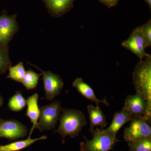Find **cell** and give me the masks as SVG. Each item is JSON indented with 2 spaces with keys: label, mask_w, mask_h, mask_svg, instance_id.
<instances>
[{
  "label": "cell",
  "mask_w": 151,
  "mask_h": 151,
  "mask_svg": "<svg viewBox=\"0 0 151 151\" xmlns=\"http://www.w3.org/2000/svg\"><path fill=\"white\" fill-rule=\"evenodd\" d=\"M62 113L59 119V127L55 132L62 136V143L64 144L66 136L71 138L77 137L87 122L84 113L79 110L66 108L63 109Z\"/></svg>",
  "instance_id": "cell-1"
},
{
  "label": "cell",
  "mask_w": 151,
  "mask_h": 151,
  "mask_svg": "<svg viewBox=\"0 0 151 151\" xmlns=\"http://www.w3.org/2000/svg\"><path fill=\"white\" fill-rule=\"evenodd\" d=\"M90 132L92 139L88 140L83 136L85 141L79 144L81 151H109L119 142L117 138L114 139L103 129L96 128Z\"/></svg>",
  "instance_id": "cell-3"
},
{
  "label": "cell",
  "mask_w": 151,
  "mask_h": 151,
  "mask_svg": "<svg viewBox=\"0 0 151 151\" xmlns=\"http://www.w3.org/2000/svg\"><path fill=\"white\" fill-rule=\"evenodd\" d=\"M46 136H42L39 138L32 139L28 137L24 140L17 141L4 145H0V151H18L31 145L34 143L40 140L46 139Z\"/></svg>",
  "instance_id": "cell-16"
},
{
  "label": "cell",
  "mask_w": 151,
  "mask_h": 151,
  "mask_svg": "<svg viewBox=\"0 0 151 151\" xmlns=\"http://www.w3.org/2000/svg\"><path fill=\"white\" fill-rule=\"evenodd\" d=\"M151 119L145 116L134 118L129 126L124 129V139L128 143L145 139H151Z\"/></svg>",
  "instance_id": "cell-4"
},
{
  "label": "cell",
  "mask_w": 151,
  "mask_h": 151,
  "mask_svg": "<svg viewBox=\"0 0 151 151\" xmlns=\"http://www.w3.org/2000/svg\"><path fill=\"white\" fill-rule=\"evenodd\" d=\"M99 1L107 6L108 7H111L116 6L119 0H99Z\"/></svg>",
  "instance_id": "cell-23"
},
{
  "label": "cell",
  "mask_w": 151,
  "mask_h": 151,
  "mask_svg": "<svg viewBox=\"0 0 151 151\" xmlns=\"http://www.w3.org/2000/svg\"><path fill=\"white\" fill-rule=\"evenodd\" d=\"M145 1L147 3V4H148L149 6L151 7V0H145Z\"/></svg>",
  "instance_id": "cell-25"
},
{
  "label": "cell",
  "mask_w": 151,
  "mask_h": 151,
  "mask_svg": "<svg viewBox=\"0 0 151 151\" xmlns=\"http://www.w3.org/2000/svg\"><path fill=\"white\" fill-rule=\"evenodd\" d=\"M122 45L138 57L140 60L149 55L145 52V41L139 27L133 30L129 38Z\"/></svg>",
  "instance_id": "cell-10"
},
{
  "label": "cell",
  "mask_w": 151,
  "mask_h": 151,
  "mask_svg": "<svg viewBox=\"0 0 151 151\" xmlns=\"http://www.w3.org/2000/svg\"><path fill=\"white\" fill-rule=\"evenodd\" d=\"M27 105V100L21 92L17 91L10 99L8 103L9 108L12 111L19 112L21 111Z\"/></svg>",
  "instance_id": "cell-17"
},
{
  "label": "cell",
  "mask_w": 151,
  "mask_h": 151,
  "mask_svg": "<svg viewBox=\"0 0 151 151\" xmlns=\"http://www.w3.org/2000/svg\"><path fill=\"white\" fill-rule=\"evenodd\" d=\"M9 73L7 78L17 82H21L26 73L23 63L19 62L16 65L11 66L9 69Z\"/></svg>",
  "instance_id": "cell-19"
},
{
  "label": "cell",
  "mask_w": 151,
  "mask_h": 151,
  "mask_svg": "<svg viewBox=\"0 0 151 151\" xmlns=\"http://www.w3.org/2000/svg\"><path fill=\"white\" fill-rule=\"evenodd\" d=\"M122 108L130 113L133 119L144 116L151 119V106L139 93L128 95Z\"/></svg>",
  "instance_id": "cell-6"
},
{
  "label": "cell",
  "mask_w": 151,
  "mask_h": 151,
  "mask_svg": "<svg viewBox=\"0 0 151 151\" xmlns=\"http://www.w3.org/2000/svg\"><path fill=\"white\" fill-rule=\"evenodd\" d=\"M145 41V48L151 46V20L150 19L145 24L139 27Z\"/></svg>",
  "instance_id": "cell-22"
},
{
  "label": "cell",
  "mask_w": 151,
  "mask_h": 151,
  "mask_svg": "<svg viewBox=\"0 0 151 151\" xmlns=\"http://www.w3.org/2000/svg\"><path fill=\"white\" fill-rule=\"evenodd\" d=\"M3 102H4V100H3V97H2V96H1V94H0V108H1L2 105H3Z\"/></svg>",
  "instance_id": "cell-24"
},
{
  "label": "cell",
  "mask_w": 151,
  "mask_h": 151,
  "mask_svg": "<svg viewBox=\"0 0 151 151\" xmlns=\"http://www.w3.org/2000/svg\"><path fill=\"white\" fill-rule=\"evenodd\" d=\"M27 127L16 120H12L0 122V137L14 140L24 137L27 134Z\"/></svg>",
  "instance_id": "cell-9"
},
{
  "label": "cell",
  "mask_w": 151,
  "mask_h": 151,
  "mask_svg": "<svg viewBox=\"0 0 151 151\" xmlns=\"http://www.w3.org/2000/svg\"><path fill=\"white\" fill-rule=\"evenodd\" d=\"M18 29L16 15L3 13L0 16V47L9 49V44Z\"/></svg>",
  "instance_id": "cell-7"
},
{
  "label": "cell",
  "mask_w": 151,
  "mask_h": 151,
  "mask_svg": "<svg viewBox=\"0 0 151 151\" xmlns=\"http://www.w3.org/2000/svg\"><path fill=\"white\" fill-rule=\"evenodd\" d=\"M87 108L90 121V132L97 126H100L102 129L106 127L107 123L106 118L99 105L94 106L89 105L87 106Z\"/></svg>",
  "instance_id": "cell-13"
},
{
  "label": "cell",
  "mask_w": 151,
  "mask_h": 151,
  "mask_svg": "<svg viewBox=\"0 0 151 151\" xmlns=\"http://www.w3.org/2000/svg\"><path fill=\"white\" fill-rule=\"evenodd\" d=\"M38 94L35 93L29 96L27 100V108L26 115L29 118L32 124L28 137H31L34 130L38 127V120L39 119L40 113V108L38 104Z\"/></svg>",
  "instance_id": "cell-12"
},
{
  "label": "cell",
  "mask_w": 151,
  "mask_h": 151,
  "mask_svg": "<svg viewBox=\"0 0 151 151\" xmlns=\"http://www.w3.org/2000/svg\"><path fill=\"white\" fill-rule=\"evenodd\" d=\"M40 76L41 74H38L30 69L26 71L22 83L27 90L35 89L37 86Z\"/></svg>",
  "instance_id": "cell-18"
},
{
  "label": "cell",
  "mask_w": 151,
  "mask_h": 151,
  "mask_svg": "<svg viewBox=\"0 0 151 151\" xmlns=\"http://www.w3.org/2000/svg\"><path fill=\"white\" fill-rule=\"evenodd\" d=\"M47 7L57 16H61L72 6L73 0H44Z\"/></svg>",
  "instance_id": "cell-15"
},
{
  "label": "cell",
  "mask_w": 151,
  "mask_h": 151,
  "mask_svg": "<svg viewBox=\"0 0 151 151\" xmlns=\"http://www.w3.org/2000/svg\"><path fill=\"white\" fill-rule=\"evenodd\" d=\"M3 119H1V117H0V122H1L2 121Z\"/></svg>",
  "instance_id": "cell-26"
},
{
  "label": "cell",
  "mask_w": 151,
  "mask_h": 151,
  "mask_svg": "<svg viewBox=\"0 0 151 151\" xmlns=\"http://www.w3.org/2000/svg\"><path fill=\"white\" fill-rule=\"evenodd\" d=\"M133 84L137 93H139L151 106V55L140 60L132 74Z\"/></svg>",
  "instance_id": "cell-2"
},
{
  "label": "cell",
  "mask_w": 151,
  "mask_h": 151,
  "mask_svg": "<svg viewBox=\"0 0 151 151\" xmlns=\"http://www.w3.org/2000/svg\"><path fill=\"white\" fill-rule=\"evenodd\" d=\"M63 109L60 102H54L41 107L38 129L41 132L54 129L59 119Z\"/></svg>",
  "instance_id": "cell-5"
},
{
  "label": "cell",
  "mask_w": 151,
  "mask_h": 151,
  "mask_svg": "<svg viewBox=\"0 0 151 151\" xmlns=\"http://www.w3.org/2000/svg\"><path fill=\"white\" fill-rule=\"evenodd\" d=\"M133 119L132 115L122 108L121 111L116 112L114 114L111 125L108 128L105 129V132L114 139H117L116 135L119 130L124 124L131 122Z\"/></svg>",
  "instance_id": "cell-11"
},
{
  "label": "cell",
  "mask_w": 151,
  "mask_h": 151,
  "mask_svg": "<svg viewBox=\"0 0 151 151\" xmlns=\"http://www.w3.org/2000/svg\"><path fill=\"white\" fill-rule=\"evenodd\" d=\"M31 65L35 66L41 72L45 99L52 100L56 96L59 95L63 88L64 83L61 77L58 74L49 70L43 71L37 66L31 64Z\"/></svg>",
  "instance_id": "cell-8"
},
{
  "label": "cell",
  "mask_w": 151,
  "mask_h": 151,
  "mask_svg": "<svg viewBox=\"0 0 151 151\" xmlns=\"http://www.w3.org/2000/svg\"><path fill=\"white\" fill-rule=\"evenodd\" d=\"M12 65L9 55V49L0 47V74H4Z\"/></svg>",
  "instance_id": "cell-21"
},
{
  "label": "cell",
  "mask_w": 151,
  "mask_h": 151,
  "mask_svg": "<svg viewBox=\"0 0 151 151\" xmlns=\"http://www.w3.org/2000/svg\"><path fill=\"white\" fill-rule=\"evenodd\" d=\"M73 87L84 97L94 102L98 105L99 103H102L106 105H109V103L105 99L100 100L95 96V93L92 88L86 84L81 78H77L73 81Z\"/></svg>",
  "instance_id": "cell-14"
},
{
  "label": "cell",
  "mask_w": 151,
  "mask_h": 151,
  "mask_svg": "<svg viewBox=\"0 0 151 151\" xmlns=\"http://www.w3.org/2000/svg\"><path fill=\"white\" fill-rule=\"evenodd\" d=\"M128 146L129 151H151V138L128 143Z\"/></svg>",
  "instance_id": "cell-20"
}]
</instances>
